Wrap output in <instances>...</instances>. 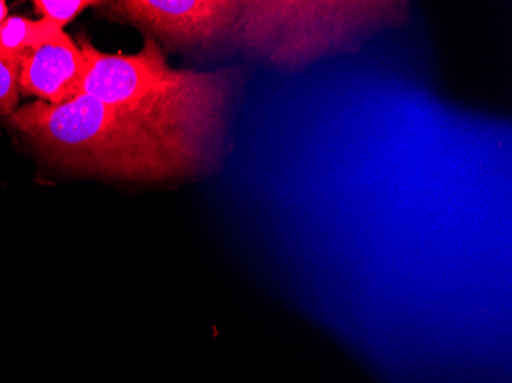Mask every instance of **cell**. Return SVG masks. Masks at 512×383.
I'll return each instance as SVG.
<instances>
[{
  "mask_svg": "<svg viewBox=\"0 0 512 383\" xmlns=\"http://www.w3.org/2000/svg\"><path fill=\"white\" fill-rule=\"evenodd\" d=\"M10 122L46 161L77 174L178 183L214 177L227 160L85 92L22 106Z\"/></svg>",
  "mask_w": 512,
  "mask_h": 383,
  "instance_id": "1",
  "label": "cell"
},
{
  "mask_svg": "<svg viewBox=\"0 0 512 383\" xmlns=\"http://www.w3.org/2000/svg\"><path fill=\"white\" fill-rule=\"evenodd\" d=\"M60 30L63 28L50 20L40 19L34 22L20 16L8 17L0 25V54L20 63L23 54Z\"/></svg>",
  "mask_w": 512,
  "mask_h": 383,
  "instance_id": "6",
  "label": "cell"
},
{
  "mask_svg": "<svg viewBox=\"0 0 512 383\" xmlns=\"http://www.w3.org/2000/svg\"><path fill=\"white\" fill-rule=\"evenodd\" d=\"M86 59L63 30L34 46L20 59L19 88L40 102L62 105L82 94Z\"/></svg>",
  "mask_w": 512,
  "mask_h": 383,
  "instance_id": "5",
  "label": "cell"
},
{
  "mask_svg": "<svg viewBox=\"0 0 512 383\" xmlns=\"http://www.w3.org/2000/svg\"><path fill=\"white\" fill-rule=\"evenodd\" d=\"M238 53L278 73L361 53L371 40L411 22L405 0H240Z\"/></svg>",
  "mask_w": 512,
  "mask_h": 383,
  "instance_id": "3",
  "label": "cell"
},
{
  "mask_svg": "<svg viewBox=\"0 0 512 383\" xmlns=\"http://www.w3.org/2000/svg\"><path fill=\"white\" fill-rule=\"evenodd\" d=\"M161 48L197 62L238 53L240 0H123L111 4Z\"/></svg>",
  "mask_w": 512,
  "mask_h": 383,
  "instance_id": "4",
  "label": "cell"
},
{
  "mask_svg": "<svg viewBox=\"0 0 512 383\" xmlns=\"http://www.w3.org/2000/svg\"><path fill=\"white\" fill-rule=\"evenodd\" d=\"M79 46L86 59L82 92L229 157L232 125L249 79L246 65L175 69L151 37L135 54L102 53L85 37Z\"/></svg>",
  "mask_w": 512,
  "mask_h": 383,
  "instance_id": "2",
  "label": "cell"
},
{
  "mask_svg": "<svg viewBox=\"0 0 512 383\" xmlns=\"http://www.w3.org/2000/svg\"><path fill=\"white\" fill-rule=\"evenodd\" d=\"M20 63L0 54V115H11L19 103Z\"/></svg>",
  "mask_w": 512,
  "mask_h": 383,
  "instance_id": "8",
  "label": "cell"
},
{
  "mask_svg": "<svg viewBox=\"0 0 512 383\" xmlns=\"http://www.w3.org/2000/svg\"><path fill=\"white\" fill-rule=\"evenodd\" d=\"M8 19V7L4 0H0V25Z\"/></svg>",
  "mask_w": 512,
  "mask_h": 383,
  "instance_id": "9",
  "label": "cell"
},
{
  "mask_svg": "<svg viewBox=\"0 0 512 383\" xmlns=\"http://www.w3.org/2000/svg\"><path fill=\"white\" fill-rule=\"evenodd\" d=\"M102 5L94 0H36L34 8L42 19L56 23L60 28L76 19L86 8Z\"/></svg>",
  "mask_w": 512,
  "mask_h": 383,
  "instance_id": "7",
  "label": "cell"
}]
</instances>
